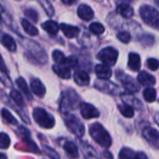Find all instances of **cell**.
<instances>
[{
  "mask_svg": "<svg viewBox=\"0 0 159 159\" xmlns=\"http://www.w3.org/2000/svg\"><path fill=\"white\" fill-rule=\"evenodd\" d=\"M63 148L66 151V154L70 158H72V159L78 158V156H79V151H78V148H77V146L75 145V143L73 141H70V140L66 141L63 144Z\"/></svg>",
  "mask_w": 159,
  "mask_h": 159,
  "instance_id": "cell-20",
  "label": "cell"
},
{
  "mask_svg": "<svg viewBox=\"0 0 159 159\" xmlns=\"http://www.w3.org/2000/svg\"><path fill=\"white\" fill-rule=\"evenodd\" d=\"M0 71H3V72H6V73L8 72L7 66H6V65H5V62H4V60H3L1 54H0Z\"/></svg>",
  "mask_w": 159,
  "mask_h": 159,
  "instance_id": "cell-45",
  "label": "cell"
},
{
  "mask_svg": "<svg viewBox=\"0 0 159 159\" xmlns=\"http://www.w3.org/2000/svg\"><path fill=\"white\" fill-rule=\"evenodd\" d=\"M154 3L156 4V6L159 8V0H154Z\"/></svg>",
  "mask_w": 159,
  "mask_h": 159,
  "instance_id": "cell-51",
  "label": "cell"
},
{
  "mask_svg": "<svg viewBox=\"0 0 159 159\" xmlns=\"http://www.w3.org/2000/svg\"><path fill=\"white\" fill-rule=\"evenodd\" d=\"M66 57H65L64 53L61 51H59V50L53 51V52H52V59H53V61L57 65H64V63L66 61Z\"/></svg>",
  "mask_w": 159,
  "mask_h": 159,
  "instance_id": "cell-33",
  "label": "cell"
},
{
  "mask_svg": "<svg viewBox=\"0 0 159 159\" xmlns=\"http://www.w3.org/2000/svg\"><path fill=\"white\" fill-rule=\"evenodd\" d=\"M144 139L154 149H159V132L152 127H146L142 130Z\"/></svg>",
  "mask_w": 159,
  "mask_h": 159,
  "instance_id": "cell-9",
  "label": "cell"
},
{
  "mask_svg": "<svg viewBox=\"0 0 159 159\" xmlns=\"http://www.w3.org/2000/svg\"><path fill=\"white\" fill-rule=\"evenodd\" d=\"M24 45L27 49L29 53L38 62L44 64L47 61V54H46L45 51L43 50V48L39 43H37L36 41L30 40V39H25Z\"/></svg>",
  "mask_w": 159,
  "mask_h": 159,
  "instance_id": "cell-6",
  "label": "cell"
},
{
  "mask_svg": "<svg viewBox=\"0 0 159 159\" xmlns=\"http://www.w3.org/2000/svg\"><path fill=\"white\" fill-rule=\"evenodd\" d=\"M0 159H8V157H7V155L5 153L0 152Z\"/></svg>",
  "mask_w": 159,
  "mask_h": 159,
  "instance_id": "cell-50",
  "label": "cell"
},
{
  "mask_svg": "<svg viewBox=\"0 0 159 159\" xmlns=\"http://www.w3.org/2000/svg\"><path fill=\"white\" fill-rule=\"evenodd\" d=\"M21 25H22V27L24 29V31L28 34L29 36L31 37H36L39 35V30L37 27H35L28 20L26 19H22L21 20Z\"/></svg>",
  "mask_w": 159,
  "mask_h": 159,
  "instance_id": "cell-25",
  "label": "cell"
},
{
  "mask_svg": "<svg viewBox=\"0 0 159 159\" xmlns=\"http://www.w3.org/2000/svg\"><path fill=\"white\" fill-rule=\"evenodd\" d=\"M0 80H1L2 83H3L6 86H8V87H11V80H10V78L8 77V75L5 74V72L0 71Z\"/></svg>",
  "mask_w": 159,
  "mask_h": 159,
  "instance_id": "cell-44",
  "label": "cell"
},
{
  "mask_svg": "<svg viewBox=\"0 0 159 159\" xmlns=\"http://www.w3.org/2000/svg\"><path fill=\"white\" fill-rule=\"evenodd\" d=\"M89 133L92 139L104 148H109L112 143V139L109 132L104 128L102 125L98 123H95L90 125Z\"/></svg>",
  "mask_w": 159,
  "mask_h": 159,
  "instance_id": "cell-1",
  "label": "cell"
},
{
  "mask_svg": "<svg viewBox=\"0 0 159 159\" xmlns=\"http://www.w3.org/2000/svg\"><path fill=\"white\" fill-rule=\"evenodd\" d=\"M117 39L123 43H128L131 40V35L126 31H122L117 34Z\"/></svg>",
  "mask_w": 159,
  "mask_h": 159,
  "instance_id": "cell-39",
  "label": "cell"
},
{
  "mask_svg": "<svg viewBox=\"0 0 159 159\" xmlns=\"http://www.w3.org/2000/svg\"><path fill=\"white\" fill-rule=\"evenodd\" d=\"M0 42L10 52H15L17 49V45L14 39L9 34H2V36L0 37Z\"/></svg>",
  "mask_w": 159,
  "mask_h": 159,
  "instance_id": "cell-16",
  "label": "cell"
},
{
  "mask_svg": "<svg viewBox=\"0 0 159 159\" xmlns=\"http://www.w3.org/2000/svg\"><path fill=\"white\" fill-rule=\"evenodd\" d=\"M39 3L41 4V6H42V8L44 9V11L47 12V14H48L50 17H52V16L54 14V10H53L52 4L48 1V0H39Z\"/></svg>",
  "mask_w": 159,
  "mask_h": 159,
  "instance_id": "cell-37",
  "label": "cell"
},
{
  "mask_svg": "<svg viewBox=\"0 0 159 159\" xmlns=\"http://www.w3.org/2000/svg\"><path fill=\"white\" fill-rule=\"evenodd\" d=\"M31 91L39 98H43L46 94V88L39 79H33L30 84Z\"/></svg>",
  "mask_w": 159,
  "mask_h": 159,
  "instance_id": "cell-12",
  "label": "cell"
},
{
  "mask_svg": "<svg viewBox=\"0 0 159 159\" xmlns=\"http://www.w3.org/2000/svg\"><path fill=\"white\" fill-rule=\"evenodd\" d=\"M104 156H105V157H108V159H112L111 154H110L108 152H104Z\"/></svg>",
  "mask_w": 159,
  "mask_h": 159,
  "instance_id": "cell-49",
  "label": "cell"
},
{
  "mask_svg": "<svg viewBox=\"0 0 159 159\" xmlns=\"http://www.w3.org/2000/svg\"><path fill=\"white\" fill-rule=\"evenodd\" d=\"M135 159H148V157L143 152H136Z\"/></svg>",
  "mask_w": 159,
  "mask_h": 159,
  "instance_id": "cell-46",
  "label": "cell"
},
{
  "mask_svg": "<svg viewBox=\"0 0 159 159\" xmlns=\"http://www.w3.org/2000/svg\"><path fill=\"white\" fill-rule=\"evenodd\" d=\"M82 149L85 159H100L96 151L89 145L82 144Z\"/></svg>",
  "mask_w": 159,
  "mask_h": 159,
  "instance_id": "cell-28",
  "label": "cell"
},
{
  "mask_svg": "<svg viewBox=\"0 0 159 159\" xmlns=\"http://www.w3.org/2000/svg\"><path fill=\"white\" fill-rule=\"evenodd\" d=\"M52 70L61 78V79H65L67 80L70 78L71 76V72H70V68L63 66V65H53L52 66Z\"/></svg>",
  "mask_w": 159,
  "mask_h": 159,
  "instance_id": "cell-22",
  "label": "cell"
},
{
  "mask_svg": "<svg viewBox=\"0 0 159 159\" xmlns=\"http://www.w3.org/2000/svg\"><path fill=\"white\" fill-rule=\"evenodd\" d=\"M80 111H81V114L84 119H94L99 117V111H98V109L92 104L86 102L81 104Z\"/></svg>",
  "mask_w": 159,
  "mask_h": 159,
  "instance_id": "cell-10",
  "label": "cell"
},
{
  "mask_svg": "<svg viewBox=\"0 0 159 159\" xmlns=\"http://www.w3.org/2000/svg\"><path fill=\"white\" fill-rule=\"evenodd\" d=\"M95 87L100 91H103V92H107V93H110V94H113L115 95L116 94V91L119 90L118 86L113 84L111 82H108L106 80H100V81H98L96 82L95 84Z\"/></svg>",
  "mask_w": 159,
  "mask_h": 159,
  "instance_id": "cell-11",
  "label": "cell"
},
{
  "mask_svg": "<svg viewBox=\"0 0 159 159\" xmlns=\"http://www.w3.org/2000/svg\"><path fill=\"white\" fill-rule=\"evenodd\" d=\"M0 18H1V20L5 21L6 24L9 25H11V24L13 22L11 15L10 14V12H8L6 6L4 5L2 0H0Z\"/></svg>",
  "mask_w": 159,
  "mask_h": 159,
  "instance_id": "cell-26",
  "label": "cell"
},
{
  "mask_svg": "<svg viewBox=\"0 0 159 159\" xmlns=\"http://www.w3.org/2000/svg\"><path fill=\"white\" fill-rule=\"evenodd\" d=\"M11 145V139L8 134L0 133V149H8Z\"/></svg>",
  "mask_w": 159,
  "mask_h": 159,
  "instance_id": "cell-35",
  "label": "cell"
},
{
  "mask_svg": "<svg viewBox=\"0 0 159 159\" xmlns=\"http://www.w3.org/2000/svg\"><path fill=\"white\" fill-rule=\"evenodd\" d=\"M78 15L80 18L84 21H90L94 17V11L89 6L85 4H82L78 8Z\"/></svg>",
  "mask_w": 159,
  "mask_h": 159,
  "instance_id": "cell-15",
  "label": "cell"
},
{
  "mask_svg": "<svg viewBox=\"0 0 159 159\" xmlns=\"http://www.w3.org/2000/svg\"><path fill=\"white\" fill-rule=\"evenodd\" d=\"M74 81L80 86L88 85L90 83V77L85 71L78 70L74 73Z\"/></svg>",
  "mask_w": 159,
  "mask_h": 159,
  "instance_id": "cell-17",
  "label": "cell"
},
{
  "mask_svg": "<svg viewBox=\"0 0 159 159\" xmlns=\"http://www.w3.org/2000/svg\"><path fill=\"white\" fill-rule=\"evenodd\" d=\"M138 82L144 86H152L155 84V78L146 71H140L138 75Z\"/></svg>",
  "mask_w": 159,
  "mask_h": 159,
  "instance_id": "cell-13",
  "label": "cell"
},
{
  "mask_svg": "<svg viewBox=\"0 0 159 159\" xmlns=\"http://www.w3.org/2000/svg\"><path fill=\"white\" fill-rule=\"evenodd\" d=\"M11 98L19 107H24L25 101H24V98H23L22 95L20 94V92H18L15 89H12L11 92Z\"/></svg>",
  "mask_w": 159,
  "mask_h": 159,
  "instance_id": "cell-32",
  "label": "cell"
},
{
  "mask_svg": "<svg viewBox=\"0 0 159 159\" xmlns=\"http://www.w3.org/2000/svg\"><path fill=\"white\" fill-rule=\"evenodd\" d=\"M121 1H125V2H132L133 1V0H121Z\"/></svg>",
  "mask_w": 159,
  "mask_h": 159,
  "instance_id": "cell-52",
  "label": "cell"
},
{
  "mask_svg": "<svg viewBox=\"0 0 159 159\" xmlns=\"http://www.w3.org/2000/svg\"><path fill=\"white\" fill-rule=\"evenodd\" d=\"M25 15L27 17V19L31 20L34 23H37L39 20V14H38L37 11H35L34 9H31V8L26 9L25 11Z\"/></svg>",
  "mask_w": 159,
  "mask_h": 159,
  "instance_id": "cell-38",
  "label": "cell"
},
{
  "mask_svg": "<svg viewBox=\"0 0 159 159\" xmlns=\"http://www.w3.org/2000/svg\"><path fill=\"white\" fill-rule=\"evenodd\" d=\"M154 121H155V123L158 125V126H159V112H157L155 115H154Z\"/></svg>",
  "mask_w": 159,
  "mask_h": 159,
  "instance_id": "cell-48",
  "label": "cell"
},
{
  "mask_svg": "<svg viewBox=\"0 0 159 159\" xmlns=\"http://www.w3.org/2000/svg\"><path fill=\"white\" fill-rule=\"evenodd\" d=\"M116 76H117V79L119 81L122 83L123 86L125 87V89L130 93H136L139 91V85L136 84V82L134 81V79H132L131 77H129L128 75L125 74L123 71H121V75L120 73L117 71L116 72Z\"/></svg>",
  "mask_w": 159,
  "mask_h": 159,
  "instance_id": "cell-8",
  "label": "cell"
},
{
  "mask_svg": "<svg viewBox=\"0 0 159 159\" xmlns=\"http://www.w3.org/2000/svg\"><path fill=\"white\" fill-rule=\"evenodd\" d=\"M139 40H140V42H141L143 45L150 46V45H152V44H153L154 39H153V37L151 36V35H143L142 38H141Z\"/></svg>",
  "mask_w": 159,
  "mask_h": 159,
  "instance_id": "cell-43",
  "label": "cell"
},
{
  "mask_svg": "<svg viewBox=\"0 0 159 159\" xmlns=\"http://www.w3.org/2000/svg\"><path fill=\"white\" fill-rule=\"evenodd\" d=\"M79 101V96L73 90H67L62 95L60 102V111L62 112V114L69 112L70 110H74L75 108H77Z\"/></svg>",
  "mask_w": 159,
  "mask_h": 159,
  "instance_id": "cell-5",
  "label": "cell"
},
{
  "mask_svg": "<svg viewBox=\"0 0 159 159\" xmlns=\"http://www.w3.org/2000/svg\"><path fill=\"white\" fill-rule=\"evenodd\" d=\"M128 66L133 71H138L140 68V57L138 53H135V52L129 53Z\"/></svg>",
  "mask_w": 159,
  "mask_h": 159,
  "instance_id": "cell-24",
  "label": "cell"
},
{
  "mask_svg": "<svg viewBox=\"0 0 159 159\" xmlns=\"http://www.w3.org/2000/svg\"><path fill=\"white\" fill-rule=\"evenodd\" d=\"M118 110L120 111L122 115L126 118H132L134 116V109L126 104L118 105Z\"/></svg>",
  "mask_w": 159,
  "mask_h": 159,
  "instance_id": "cell-29",
  "label": "cell"
},
{
  "mask_svg": "<svg viewBox=\"0 0 159 159\" xmlns=\"http://www.w3.org/2000/svg\"><path fill=\"white\" fill-rule=\"evenodd\" d=\"M1 113H2V117L5 119V121H7L9 124L11 125H17V120L16 118L7 110V109H3L1 111Z\"/></svg>",
  "mask_w": 159,
  "mask_h": 159,
  "instance_id": "cell-34",
  "label": "cell"
},
{
  "mask_svg": "<svg viewBox=\"0 0 159 159\" xmlns=\"http://www.w3.org/2000/svg\"><path fill=\"white\" fill-rule=\"evenodd\" d=\"M116 11L122 17L126 18V19H129V18H131L134 15V10H133V8L130 5H128L127 3H123V4L119 5L116 8Z\"/></svg>",
  "mask_w": 159,
  "mask_h": 159,
  "instance_id": "cell-21",
  "label": "cell"
},
{
  "mask_svg": "<svg viewBox=\"0 0 159 159\" xmlns=\"http://www.w3.org/2000/svg\"><path fill=\"white\" fill-rule=\"evenodd\" d=\"M139 15L146 25L159 30V12L154 8L143 5L139 9Z\"/></svg>",
  "mask_w": 159,
  "mask_h": 159,
  "instance_id": "cell-2",
  "label": "cell"
},
{
  "mask_svg": "<svg viewBox=\"0 0 159 159\" xmlns=\"http://www.w3.org/2000/svg\"><path fill=\"white\" fill-rule=\"evenodd\" d=\"M33 117L36 123L45 129H51L55 125L54 117L42 108H36L33 111Z\"/></svg>",
  "mask_w": 159,
  "mask_h": 159,
  "instance_id": "cell-3",
  "label": "cell"
},
{
  "mask_svg": "<svg viewBox=\"0 0 159 159\" xmlns=\"http://www.w3.org/2000/svg\"><path fill=\"white\" fill-rule=\"evenodd\" d=\"M143 98L147 102H153L156 99V91L154 88L148 87L143 91Z\"/></svg>",
  "mask_w": 159,
  "mask_h": 159,
  "instance_id": "cell-30",
  "label": "cell"
},
{
  "mask_svg": "<svg viewBox=\"0 0 159 159\" xmlns=\"http://www.w3.org/2000/svg\"><path fill=\"white\" fill-rule=\"evenodd\" d=\"M136 152L129 148H123L119 153L120 159H135Z\"/></svg>",
  "mask_w": 159,
  "mask_h": 159,
  "instance_id": "cell-31",
  "label": "cell"
},
{
  "mask_svg": "<svg viewBox=\"0 0 159 159\" xmlns=\"http://www.w3.org/2000/svg\"><path fill=\"white\" fill-rule=\"evenodd\" d=\"M60 29L62 30V32L64 33V35L67 39H74V38L78 37V35L80 34V28L79 27L69 25H66V24H61Z\"/></svg>",
  "mask_w": 159,
  "mask_h": 159,
  "instance_id": "cell-18",
  "label": "cell"
},
{
  "mask_svg": "<svg viewBox=\"0 0 159 159\" xmlns=\"http://www.w3.org/2000/svg\"><path fill=\"white\" fill-rule=\"evenodd\" d=\"M61 1L66 5H71L75 2V0H61Z\"/></svg>",
  "mask_w": 159,
  "mask_h": 159,
  "instance_id": "cell-47",
  "label": "cell"
},
{
  "mask_svg": "<svg viewBox=\"0 0 159 159\" xmlns=\"http://www.w3.org/2000/svg\"><path fill=\"white\" fill-rule=\"evenodd\" d=\"M77 64H78V59L75 56H69V57L66 58V61L63 66H65L68 68H71V67H75L77 66Z\"/></svg>",
  "mask_w": 159,
  "mask_h": 159,
  "instance_id": "cell-41",
  "label": "cell"
},
{
  "mask_svg": "<svg viewBox=\"0 0 159 159\" xmlns=\"http://www.w3.org/2000/svg\"><path fill=\"white\" fill-rule=\"evenodd\" d=\"M63 118L66 125L74 135H76L79 138H82L84 135L85 132L84 125L75 115L66 112V113H63Z\"/></svg>",
  "mask_w": 159,
  "mask_h": 159,
  "instance_id": "cell-4",
  "label": "cell"
},
{
  "mask_svg": "<svg viewBox=\"0 0 159 159\" xmlns=\"http://www.w3.org/2000/svg\"><path fill=\"white\" fill-rule=\"evenodd\" d=\"M122 99L124 101V104H126V105L132 107L133 109L134 108H136L138 110L141 109L142 104H141L140 100H139L137 98H135L131 94H124V95H122Z\"/></svg>",
  "mask_w": 159,
  "mask_h": 159,
  "instance_id": "cell-19",
  "label": "cell"
},
{
  "mask_svg": "<svg viewBox=\"0 0 159 159\" xmlns=\"http://www.w3.org/2000/svg\"><path fill=\"white\" fill-rule=\"evenodd\" d=\"M89 29H90V31L93 34H96V35H101L105 31V27L101 24H99V23H93V24H91L90 26H89Z\"/></svg>",
  "mask_w": 159,
  "mask_h": 159,
  "instance_id": "cell-36",
  "label": "cell"
},
{
  "mask_svg": "<svg viewBox=\"0 0 159 159\" xmlns=\"http://www.w3.org/2000/svg\"><path fill=\"white\" fill-rule=\"evenodd\" d=\"M41 27L44 31H46L50 35H56L59 28H60V26L57 25V23L54 21H52V20H49V21L42 23Z\"/></svg>",
  "mask_w": 159,
  "mask_h": 159,
  "instance_id": "cell-23",
  "label": "cell"
},
{
  "mask_svg": "<svg viewBox=\"0 0 159 159\" xmlns=\"http://www.w3.org/2000/svg\"><path fill=\"white\" fill-rule=\"evenodd\" d=\"M95 72H96L97 76L98 77V79H100V80H108L112 75V71L110 68V66H108L104 64L97 65L96 68H95Z\"/></svg>",
  "mask_w": 159,
  "mask_h": 159,
  "instance_id": "cell-14",
  "label": "cell"
},
{
  "mask_svg": "<svg viewBox=\"0 0 159 159\" xmlns=\"http://www.w3.org/2000/svg\"><path fill=\"white\" fill-rule=\"evenodd\" d=\"M98 58L108 66H114L118 59V51L112 47L104 48L98 52Z\"/></svg>",
  "mask_w": 159,
  "mask_h": 159,
  "instance_id": "cell-7",
  "label": "cell"
},
{
  "mask_svg": "<svg viewBox=\"0 0 159 159\" xmlns=\"http://www.w3.org/2000/svg\"><path fill=\"white\" fill-rule=\"evenodd\" d=\"M16 84L18 85V87L20 88V90L28 98V99L31 100L32 99V95H31V92L29 91V88L27 86V84L25 82V80L24 78H22V77L18 78L16 80Z\"/></svg>",
  "mask_w": 159,
  "mask_h": 159,
  "instance_id": "cell-27",
  "label": "cell"
},
{
  "mask_svg": "<svg viewBox=\"0 0 159 159\" xmlns=\"http://www.w3.org/2000/svg\"><path fill=\"white\" fill-rule=\"evenodd\" d=\"M147 66L149 69L155 71L159 68V61L155 58H149L147 60Z\"/></svg>",
  "mask_w": 159,
  "mask_h": 159,
  "instance_id": "cell-40",
  "label": "cell"
},
{
  "mask_svg": "<svg viewBox=\"0 0 159 159\" xmlns=\"http://www.w3.org/2000/svg\"><path fill=\"white\" fill-rule=\"evenodd\" d=\"M44 151H45L46 154H47L50 158H52V159H60L59 154H58L53 149H52V148H50V147H48V146H44Z\"/></svg>",
  "mask_w": 159,
  "mask_h": 159,
  "instance_id": "cell-42",
  "label": "cell"
}]
</instances>
